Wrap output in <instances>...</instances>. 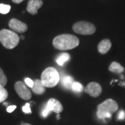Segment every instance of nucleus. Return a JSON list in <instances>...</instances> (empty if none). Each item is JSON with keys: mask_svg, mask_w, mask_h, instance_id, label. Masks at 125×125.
<instances>
[{"mask_svg": "<svg viewBox=\"0 0 125 125\" xmlns=\"http://www.w3.org/2000/svg\"><path fill=\"white\" fill-rule=\"evenodd\" d=\"M52 44L56 49L65 51L78 47L79 40L77 37L71 34H61L54 38Z\"/></svg>", "mask_w": 125, "mask_h": 125, "instance_id": "obj_1", "label": "nucleus"}, {"mask_svg": "<svg viewBox=\"0 0 125 125\" xmlns=\"http://www.w3.org/2000/svg\"><path fill=\"white\" fill-rule=\"evenodd\" d=\"M117 109L118 105L116 102L112 99H108L97 106V116L100 120L109 119Z\"/></svg>", "mask_w": 125, "mask_h": 125, "instance_id": "obj_2", "label": "nucleus"}, {"mask_svg": "<svg viewBox=\"0 0 125 125\" xmlns=\"http://www.w3.org/2000/svg\"><path fill=\"white\" fill-rule=\"evenodd\" d=\"M0 42L6 49H14L20 42V37L11 30L2 29L0 31Z\"/></svg>", "mask_w": 125, "mask_h": 125, "instance_id": "obj_3", "label": "nucleus"}, {"mask_svg": "<svg viewBox=\"0 0 125 125\" xmlns=\"http://www.w3.org/2000/svg\"><path fill=\"white\" fill-rule=\"evenodd\" d=\"M60 80V75L56 68H46L41 74V82L45 88H53L57 85Z\"/></svg>", "mask_w": 125, "mask_h": 125, "instance_id": "obj_4", "label": "nucleus"}, {"mask_svg": "<svg viewBox=\"0 0 125 125\" xmlns=\"http://www.w3.org/2000/svg\"><path fill=\"white\" fill-rule=\"evenodd\" d=\"M72 28L75 33L81 35H92L96 31V27L93 24L85 21L77 22Z\"/></svg>", "mask_w": 125, "mask_h": 125, "instance_id": "obj_5", "label": "nucleus"}, {"mask_svg": "<svg viewBox=\"0 0 125 125\" xmlns=\"http://www.w3.org/2000/svg\"><path fill=\"white\" fill-rule=\"evenodd\" d=\"M63 108L61 102L54 98L49 99V101L46 104L45 106L43 108L41 112V115L43 117H46L49 115L51 112H54L57 114H59L62 111Z\"/></svg>", "mask_w": 125, "mask_h": 125, "instance_id": "obj_6", "label": "nucleus"}, {"mask_svg": "<svg viewBox=\"0 0 125 125\" xmlns=\"http://www.w3.org/2000/svg\"><path fill=\"white\" fill-rule=\"evenodd\" d=\"M15 90L20 98L24 100H29L32 97L31 91L28 89L27 85L22 81H17L15 84Z\"/></svg>", "mask_w": 125, "mask_h": 125, "instance_id": "obj_7", "label": "nucleus"}, {"mask_svg": "<svg viewBox=\"0 0 125 125\" xmlns=\"http://www.w3.org/2000/svg\"><path fill=\"white\" fill-rule=\"evenodd\" d=\"M84 91L91 97H97L102 93V86L98 83L91 82L86 85V87L84 89Z\"/></svg>", "mask_w": 125, "mask_h": 125, "instance_id": "obj_8", "label": "nucleus"}, {"mask_svg": "<svg viewBox=\"0 0 125 125\" xmlns=\"http://www.w3.org/2000/svg\"><path fill=\"white\" fill-rule=\"evenodd\" d=\"M9 27L14 32H17L19 33H23L27 31L28 27L25 23L22 22L17 19L13 18L9 22Z\"/></svg>", "mask_w": 125, "mask_h": 125, "instance_id": "obj_9", "label": "nucleus"}, {"mask_svg": "<svg viewBox=\"0 0 125 125\" xmlns=\"http://www.w3.org/2000/svg\"><path fill=\"white\" fill-rule=\"evenodd\" d=\"M43 4L42 0H29L27 4V11L31 15H36L38 10Z\"/></svg>", "mask_w": 125, "mask_h": 125, "instance_id": "obj_10", "label": "nucleus"}, {"mask_svg": "<svg viewBox=\"0 0 125 125\" xmlns=\"http://www.w3.org/2000/svg\"><path fill=\"white\" fill-rule=\"evenodd\" d=\"M111 48V42L109 39L102 40L99 43L97 49L99 52L102 54H105Z\"/></svg>", "mask_w": 125, "mask_h": 125, "instance_id": "obj_11", "label": "nucleus"}, {"mask_svg": "<svg viewBox=\"0 0 125 125\" xmlns=\"http://www.w3.org/2000/svg\"><path fill=\"white\" fill-rule=\"evenodd\" d=\"M31 88L33 92L36 94H42L45 92V87L42 83L40 79L33 81V85Z\"/></svg>", "mask_w": 125, "mask_h": 125, "instance_id": "obj_12", "label": "nucleus"}, {"mask_svg": "<svg viewBox=\"0 0 125 125\" xmlns=\"http://www.w3.org/2000/svg\"><path fill=\"white\" fill-rule=\"evenodd\" d=\"M74 82V81L73 78L69 75H65V76H62V79H61V83H62L63 87L68 90L72 89V85Z\"/></svg>", "mask_w": 125, "mask_h": 125, "instance_id": "obj_13", "label": "nucleus"}, {"mask_svg": "<svg viewBox=\"0 0 125 125\" xmlns=\"http://www.w3.org/2000/svg\"><path fill=\"white\" fill-rule=\"evenodd\" d=\"M108 70H109V71L115 72V73H122L125 71V68L122 67L120 63L115 62V61L113 62L110 65Z\"/></svg>", "mask_w": 125, "mask_h": 125, "instance_id": "obj_14", "label": "nucleus"}, {"mask_svg": "<svg viewBox=\"0 0 125 125\" xmlns=\"http://www.w3.org/2000/svg\"><path fill=\"white\" fill-rule=\"evenodd\" d=\"M70 59V55L67 53H61L56 58V62L58 65L62 66L65 62Z\"/></svg>", "mask_w": 125, "mask_h": 125, "instance_id": "obj_15", "label": "nucleus"}, {"mask_svg": "<svg viewBox=\"0 0 125 125\" xmlns=\"http://www.w3.org/2000/svg\"><path fill=\"white\" fill-rule=\"evenodd\" d=\"M9 96V93L6 89H5L4 87L0 85V103L3 102L5 101Z\"/></svg>", "mask_w": 125, "mask_h": 125, "instance_id": "obj_16", "label": "nucleus"}, {"mask_svg": "<svg viewBox=\"0 0 125 125\" xmlns=\"http://www.w3.org/2000/svg\"><path fill=\"white\" fill-rule=\"evenodd\" d=\"M72 90L76 93H81L83 90V86L79 82H74L72 85Z\"/></svg>", "mask_w": 125, "mask_h": 125, "instance_id": "obj_17", "label": "nucleus"}, {"mask_svg": "<svg viewBox=\"0 0 125 125\" xmlns=\"http://www.w3.org/2000/svg\"><path fill=\"white\" fill-rule=\"evenodd\" d=\"M7 83V77L4 74L3 70L0 67V85L4 87Z\"/></svg>", "mask_w": 125, "mask_h": 125, "instance_id": "obj_18", "label": "nucleus"}, {"mask_svg": "<svg viewBox=\"0 0 125 125\" xmlns=\"http://www.w3.org/2000/svg\"><path fill=\"white\" fill-rule=\"evenodd\" d=\"M10 6L4 4H0V13L1 14H7L9 13L10 10Z\"/></svg>", "mask_w": 125, "mask_h": 125, "instance_id": "obj_19", "label": "nucleus"}, {"mask_svg": "<svg viewBox=\"0 0 125 125\" xmlns=\"http://www.w3.org/2000/svg\"><path fill=\"white\" fill-rule=\"evenodd\" d=\"M22 111L26 114L31 113V108H30V104L29 103H27V104H25V105L23 106Z\"/></svg>", "mask_w": 125, "mask_h": 125, "instance_id": "obj_20", "label": "nucleus"}, {"mask_svg": "<svg viewBox=\"0 0 125 125\" xmlns=\"http://www.w3.org/2000/svg\"><path fill=\"white\" fill-rule=\"evenodd\" d=\"M24 82H25V84L29 86V88H32L33 85V81L31 80V79L29 78H25L24 79Z\"/></svg>", "mask_w": 125, "mask_h": 125, "instance_id": "obj_21", "label": "nucleus"}, {"mask_svg": "<svg viewBox=\"0 0 125 125\" xmlns=\"http://www.w3.org/2000/svg\"><path fill=\"white\" fill-rule=\"evenodd\" d=\"M125 119V112L123 110H121L117 115V120H124Z\"/></svg>", "mask_w": 125, "mask_h": 125, "instance_id": "obj_22", "label": "nucleus"}, {"mask_svg": "<svg viewBox=\"0 0 125 125\" xmlns=\"http://www.w3.org/2000/svg\"><path fill=\"white\" fill-rule=\"evenodd\" d=\"M16 106H8V108H7V109H6V111H7V112L8 113H12V112L16 108Z\"/></svg>", "mask_w": 125, "mask_h": 125, "instance_id": "obj_23", "label": "nucleus"}, {"mask_svg": "<svg viewBox=\"0 0 125 125\" xmlns=\"http://www.w3.org/2000/svg\"><path fill=\"white\" fill-rule=\"evenodd\" d=\"M23 1H24V0H12V1L15 4H20V3L22 2Z\"/></svg>", "mask_w": 125, "mask_h": 125, "instance_id": "obj_24", "label": "nucleus"}, {"mask_svg": "<svg viewBox=\"0 0 125 125\" xmlns=\"http://www.w3.org/2000/svg\"><path fill=\"white\" fill-rule=\"evenodd\" d=\"M21 125H31L30 124H28V123H22Z\"/></svg>", "mask_w": 125, "mask_h": 125, "instance_id": "obj_25", "label": "nucleus"}, {"mask_svg": "<svg viewBox=\"0 0 125 125\" xmlns=\"http://www.w3.org/2000/svg\"><path fill=\"white\" fill-rule=\"evenodd\" d=\"M20 38H21L22 40H24V37L23 36H20Z\"/></svg>", "mask_w": 125, "mask_h": 125, "instance_id": "obj_26", "label": "nucleus"}, {"mask_svg": "<svg viewBox=\"0 0 125 125\" xmlns=\"http://www.w3.org/2000/svg\"><path fill=\"white\" fill-rule=\"evenodd\" d=\"M57 117V120H59V119H60V115H59V114L57 115V117Z\"/></svg>", "mask_w": 125, "mask_h": 125, "instance_id": "obj_27", "label": "nucleus"}]
</instances>
